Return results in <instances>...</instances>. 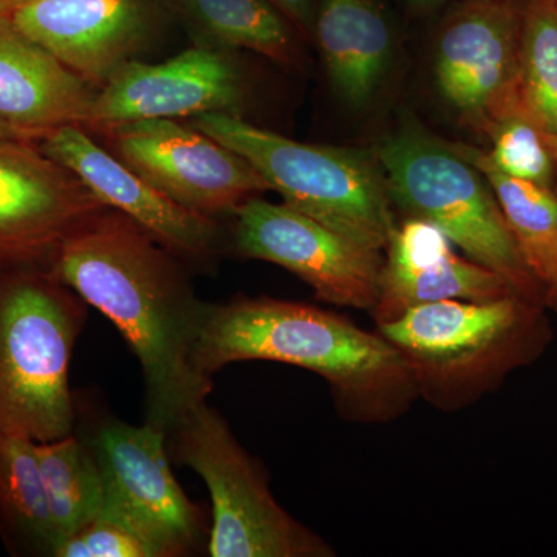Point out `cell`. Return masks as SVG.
Returning a JSON list of instances; mask_svg holds the SVG:
<instances>
[{"mask_svg":"<svg viewBox=\"0 0 557 557\" xmlns=\"http://www.w3.org/2000/svg\"><path fill=\"white\" fill-rule=\"evenodd\" d=\"M172 252L108 208L73 231L50 263L127 341L145 376L146 423L166 432L212 392V380L194 362L207 302L194 295Z\"/></svg>","mask_w":557,"mask_h":557,"instance_id":"6da1fadb","label":"cell"},{"mask_svg":"<svg viewBox=\"0 0 557 557\" xmlns=\"http://www.w3.org/2000/svg\"><path fill=\"white\" fill-rule=\"evenodd\" d=\"M255 359L317 373L341 416L358 423H387L418 398L397 348L338 313L265 296L207 304L194 354L201 375Z\"/></svg>","mask_w":557,"mask_h":557,"instance_id":"7a4b0ae2","label":"cell"},{"mask_svg":"<svg viewBox=\"0 0 557 557\" xmlns=\"http://www.w3.org/2000/svg\"><path fill=\"white\" fill-rule=\"evenodd\" d=\"M86 319V300L50 267L0 269V434H73L69 368Z\"/></svg>","mask_w":557,"mask_h":557,"instance_id":"3957f363","label":"cell"},{"mask_svg":"<svg viewBox=\"0 0 557 557\" xmlns=\"http://www.w3.org/2000/svg\"><path fill=\"white\" fill-rule=\"evenodd\" d=\"M539 304L509 295L440 300L379 325L408 366L418 398L445 412L474 405L531 354Z\"/></svg>","mask_w":557,"mask_h":557,"instance_id":"277c9868","label":"cell"},{"mask_svg":"<svg viewBox=\"0 0 557 557\" xmlns=\"http://www.w3.org/2000/svg\"><path fill=\"white\" fill-rule=\"evenodd\" d=\"M189 124L249 161L289 208L362 247L386 249L397 223L376 153L296 141L236 113H200Z\"/></svg>","mask_w":557,"mask_h":557,"instance_id":"5b68a950","label":"cell"},{"mask_svg":"<svg viewBox=\"0 0 557 557\" xmlns=\"http://www.w3.org/2000/svg\"><path fill=\"white\" fill-rule=\"evenodd\" d=\"M376 157L392 201L410 218L437 226L469 259L500 274L522 298L545 300L544 287L528 269L490 183L456 145L408 129L384 139Z\"/></svg>","mask_w":557,"mask_h":557,"instance_id":"8992f818","label":"cell"},{"mask_svg":"<svg viewBox=\"0 0 557 557\" xmlns=\"http://www.w3.org/2000/svg\"><path fill=\"white\" fill-rule=\"evenodd\" d=\"M182 465L207 483L212 500V557H330L327 542L285 511L269 480L207 399L168 431Z\"/></svg>","mask_w":557,"mask_h":557,"instance_id":"52a82bcc","label":"cell"},{"mask_svg":"<svg viewBox=\"0 0 557 557\" xmlns=\"http://www.w3.org/2000/svg\"><path fill=\"white\" fill-rule=\"evenodd\" d=\"M116 157L161 194L207 218L236 211L270 186L239 153L177 120L104 126Z\"/></svg>","mask_w":557,"mask_h":557,"instance_id":"ba28073f","label":"cell"},{"mask_svg":"<svg viewBox=\"0 0 557 557\" xmlns=\"http://www.w3.org/2000/svg\"><path fill=\"white\" fill-rule=\"evenodd\" d=\"M236 247L245 258L292 271L319 300L370 310L380 293L381 251L347 239L285 203L252 197L234 211Z\"/></svg>","mask_w":557,"mask_h":557,"instance_id":"9c48e42d","label":"cell"},{"mask_svg":"<svg viewBox=\"0 0 557 557\" xmlns=\"http://www.w3.org/2000/svg\"><path fill=\"white\" fill-rule=\"evenodd\" d=\"M104 209L38 141L0 138V269L50 267L62 242Z\"/></svg>","mask_w":557,"mask_h":557,"instance_id":"30bf717a","label":"cell"},{"mask_svg":"<svg viewBox=\"0 0 557 557\" xmlns=\"http://www.w3.org/2000/svg\"><path fill=\"white\" fill-rule=\"evenodd\" d=\"M520 24L522 0H465L440 32V94L475 129L519 98Z\"/></svg>","mask_w":557,"mask_h":557,"instance_id":"8fae6325","label":"cell"},{"mask_svg":"<svg viewBox=\"0 0 557 557\" xmlns=\"http://www.w3.org/2000/svg\"><path fill=\"white\" fill-rule=\"evenodd\" d=\"M166 440L152 424L112 421L89 443L104 478V509L129 519L170 556H182L199 541L201 519L172 474Z\"/></svg>","mask_w":557,"mask_h":557,"instance_id":"7c38bea8","label":"cell"},{"mask_svg":"<svg viewBox=\"0 0 557 557\" xmlns=\"http://www.w3.org/2000/svg\"><path fill=\"white\" fill-rule=\"evenodd\" d=\"M0 16L101 89L148 39L146 0H27Z\"/></svg>","mask_w":557,"mask_h":557,"instance_id":"4fadbf2b","label":"cell"},{"mask_svg":"<svg viewBox=\"0 0 557 557\" xmlns=\"http://www.w3.org/2000/svg\"><path fill=\"white\" fill-rule=\"evenodd\" d=\"M240 98L236 65L218 51L196 47L160 64H124L97 91L87 126L234 113Z\"/></svg>","mask_w":557,"mask_h":557,"instance_id":"5bb4252c","label":"cell"},{"mask_svg":"<svg viewBox=\"0 0 557 557\" xmlns=\"http://www.w3.org/2000/svg\"><path fill=\"white\" fill-rule=\"evenodd\" d=\"M83 127H54L38 139L39 148L72 171L102 205L137 222L171 251L190 258L211 255L219 234L214 219L168 199L119 157L100 148Z\"/></svg>","mask_w":557,"mask_h":557,"instance_id":"9a60e30c","label":"cell"},{"mask_svg":"<svg viewBox=\"0 0 557 557\" xmlns=\"http://www.w3.org/2000/svg\"><path fill=\"white\" fill-rule=\"evenodd\" d=\"M453 245L426 220L410 218L395 225L381 270L379 299L372 309L376 325L395 321L424 304L518 295L500 274L457 256Z\"/></svg>","mask_w":557,"mask_h":557,"instance_id":"2e32d148","label":"cell"},{"mask_svg":"<svg viewBox=\"0 0 557 557\" xmlns=\"http://www.w3.org/2000/svg\"><path fill=\"white\" fill-rule=\"evenodd\" d=\"M97 91L0 16V120L39 139L65 124L87 126Z\"/></svg>","mask_w":557,"mask_h":557,"instance_id":"e0dca14e","label":"cell"},{"mask_svg":"<svg viewBox=\"0 0 557 557\" xmlns=\"http://www.w3.org/2000/svg\"><path fill=\"white\" fill-rule=\"evenodd\" d=\"M313 32L336 95L368 104L391 67L394 36L380 0H317Z\"/></svg>","mask_w":557,"mask_h":557,"instance_id":"ac0fdd59","label":"cell"},{"mask_svg":"<svg viewBox=\"0 0 557 557\" xmlns=\"http://www.w3.org/2000/svg\"><path fill=\"white\" fill-rule=\"evenodd\" d=\"M0 539L10 555L57 557L60 536L36 443L0 434Z\"/></svg>","mask_w":557,"mask_h":557,"instance_id":"d6986e66","label":"cell"},{"mask_svg":"<svg viewBox=\"0 0 557 557\" xmlns=\"http://www.w3.org/2000/svg\"><path fill=\"white\" fill-rule=\"evenodd\" d=\"M457 146L490 183L505 222L545 295L557 277V196L536 183L498 170L486 152Z\"/></svg>","mask_w":557,"mask_h":557,"instance_id":"ffe728a7","label":"cell"},{"mask_svg":"<svg viewBox=\"0 0 557 557\" xmlns=\"http://www.w3.org/2000/svg\"><path fill=\"white\" fill-rule=\"evenodd\" d=\"M36 454L61 545L101 515L106 505L104 478L90 443L78 435L36 443Z\"/></svg>","mask_w":557,"mask_h":557,"instance_id":"44dd1931","label":"cell"},{"mask_svg":"<svg viewBox=\"0 0 557 557\" xmlns=\"http://www.w3.org/2000/svg\"><path fill=\"white\" fill-rule=\"evenodd\" d=\"M180 5L220 46L251 50L282 64L295 61V27L269 0H180Z\"/></svg>","mask_w":557,"mask_h":557,"instance_id":"7402d4cb","label":"cell"},{"mask_svg":"<svg viewBox=\"0 0 557 557\" xmlns=\"http://www.w3.org/2000/svg\"><path fill=\"white\" fill-rule=\"evenodd\" d=\"M519 97L557 157V0H522Z\"/></svg>","mask_w":557,"mask_h":557,"instance_id":"603a6c76","label":"cell"},{"mask_svg":"<svg viewBox=\"0 0 557 557\" xmlns=\"http://www.w3.org/2000/svg\"><path fill=\"white\" fill-rule=\"evenodd\" d=\"M490 137L487 157L511 177L553 189L557 157L523 109L520 97L498 110L483 129ZM555 190V189H553Z\"/></svg>","mask_w":557,"mask_h":557,"instance_id":"cb8c5ba5","label":"cell"},{"mask_svg":"<svg viewBox=\"0 0 557 557\" xmlns=\"http://www.w3.org/2000/svg\"><path fill=\"white\" fill-rule=\"evenodd\" d=\"M57 557H171L168 549L116 512L102 509L89 523L61 542Z\"/></svg>","mask_w":557,"mask_h":557,"instance_id":"d4e9b609","label":"cell"},{"mask_svg":"<svg viewBox=\"0 0 557 557\" xmlns=\"http://www.w3.org/2000/svg\"><path fill=\"white\" fill-rule=\"evenodd\" d=\"M269 2L292 22L293 27L299 28L306 35L313 32L317 0H269Z\"/></svg>","mask_w":557,"mask_h":557,"instance_id":"484cf974","label":"cell"},{"mask_svg":"<svg viewBox=\"0 0 557 557\" xmlns=\"http://www.w3.org/2000/svg\"><path fill=\"white\" fill-rule=\"evenodd\" d=\"M0 138L35 139V141L39 139L35 135L28 134V132L16 129V127L2 120H0Z\"/></svg>","mask_w":557,"mask_h":557,"instance_id":"4316f807","label":"cell"},{"mask_svg":"<svg viewBox=\"0 0 557 557\" xmlns=\"http://www.w3.org/2000/svg\"><path fill=\"white\" fill-rule=\"evenodd\" d=\"M405 2L418 11H432L437 10L446 0H405Z\"/></svg>","mask_w":557,"mask_h":557,"instance_id":"83f0119b","label":"cell"},{"mask_svg":"<svg viewBox=\"0 0 557 557\" xmlns=\"http://www.w3.org/2000/svg\"><path fill=\"white\" fill-rule=\"evenodd\" d=\"M545 298H547L548 302L553 304L557 309V277L553 287L549 288L547 295H545Z\"/></svg>","mask_w":557,"mask_h":557,"instance_id":"f1b7e54d","label":"cell"},{"mask_svg":"<svg viewBox=\"0 0 557 557\" xmlns=\"http://www.w3.org/2000/svg\"><path fill=\"white\" fill-rule=\"evenodd\" d=\"M27 2V0H0V11L11 9V7L20 5V3Z\"/></svg>","mask_w":557,"mask_h":557,"instance_id":"f546056e","label":"cell"}]
</instances>
